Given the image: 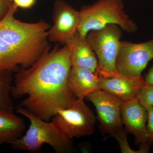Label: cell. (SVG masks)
<instances>
[{
  "instance_id": "16",
  "label": "cell",
  "mask_w": 153,
  "mask_h": 153,
  "mask_svg": "<svg viewBox=\"0 0 153 153\" xmlns=\"http://www.w3.org/2000/svg\"><path fill=\"white\" fill-rule=\"evenodd\" d=\"M127 133L125 129L122 128L114 134L112 136L117 140L121 152L123 153H149L152 143L148 142L142 144L139 149L137 151L132 149L129 145L127 139Z\"/></svg>"
},
{
  "instance_id": "13",
  "label": "cell",
  "mask_w": 153,
  "mask_h": 153,
  "mask_svg": "<svg viewBox=\"0 0 153 153\" xmlns=\"http://www.w3.org/2000/svg\"><path fill=\"white\" fill-rule=\"evenodd\" d=\"M68 82L70 90L77 99L84 100L88 95L101 89L98 75L88 68L71 67Z\"/></svg>"
},
{
  "instance_id": "4",
  "label": "cell",
  "mask_w": 153,
  "mask_h": 153,
  "mask_svg": "<svg viewBox=\"0 0 153 153\" xmlns=\"http://www.w3.org/2000/svg\"><path fill=\"white\" fill-rule=\"evenodd\" d=\"M79 12L77 31L84 38L91 30H99L110 24L118 25L129 33L137 30L136 24L126 13L122 0H97L92 4L82 7Z\"/></svg>"
},
{
  "instance_id": "14",
  "label": "cell",
  "mask_w": 153,
  "mask_h": 153,
  "mask_svg": "<svg viewBox=\"0 0 153 153\" xmlns=\"http://www.w3.org/2000/svg\"><path fill=\"white\" fill-rule=\"evenodd\" d=\"M24 120L14 114L0 109V144H10L23 135Z\"/></svg>"
},
{
  "instance_id": "18",
  "label": "cell",
  "mask_w": 153,
  "mask_h": 153,
  "mask_svg": "<svg viewBox=\"0 0 153 153\" xmlns=\"http://www.w3.org/2000/svg\"><path fill=\"white\" fill-rule=\"evenodd\" d=\"M148 113L147 131L149 142L153 143V106L146 107Z\"/></svg>"
},
{
  "instance_id": "8",
  "label": "cell",
  "mask_w": 153,
  "mask_h": 153,
  "mask_svg": "<svg viewBox=\"0 0 153 153\" xmlns=\"http://www.w3.org/2000/svg\"><path fill=\"white\" fill-rule=\"evenodd\" d=\"M93 103L97 113V118L101 131L111 136L123 128L121 108L123 101L118 97L100 90L85 97Z\"/></svg>"
},
{
  "instance_id": "20",
  "label": "cell",
  "mask_w": 153,
  "mask_h": 153,
  "mask_svg": "<svg viewBox=\"0 0 153 153\" xmlns=\"http://www.w3.org/2000/svg\"><path fill=\"white\" fill-rule=\"evenodd\" d=\"M15 4L21 8L30 9L36 4V0H13Z\"/></svg>"
},
{
  "instance_id": "5",
  "label": "cell",
  "mask_w": 153,
  "mask_h": 153,
  "mask_svg": "<svg viewBox=\"0 0 153 153\" xmlns=\"http://www.w3.org/2000/svg\"><path fill=\"white\" fill-rule=\"evenodd\" d=\"M122 36V29L114 24L88 33L86 39L98 60L96 73L98 76L110 78L119 74L116 69L115 64Z\"/></svg>"
},
{
  "instance_id": "12",
  "label": "cell",
  "mask_w": 153,
  "mask_h": 153,
  "mask_svg": "<svg viewBox=\"0 0 153 153\" xmlns=\"http://www.w3.org/2000/svg\"><path fill=\"white\" fill-rule=\"evenodd\" d=\"M65 45L69 49L71 67L88 68L96 73L98 60L86 38L80 36L76 31L74 36Z\"/></svg>"
},
{
  "instance_id": "19",
  "label": "cell",
  "mask_w": 153,
  "mask_h": 153,
  "mask_svg": "<svg viewBox=\"0 0 153 153\" xmlns=\"http://www.w3.org/2000/svg\"><path fill=\"white\" fill-rule=\"evenodd\" d=\"M13 3V0H0V21L8 13Z\"/></svg>"
},
{
  "instance_id": "17",
  "label": "cell",
  "mask_w": 153,
  "mask_h": 153,
  "mask_svg": "<svg viewBox=\"0 0 153 153\" xmlns=\"http://www.w3.org/2000/svg\"><path fill=\"white\" fill-rule=\"evenodd\" d=\"M138 99L143 106H153V85H146L143 88Z\"/></svg>"
},
{
  "instance_id": "21",
  "label": "cell",
  "mask_w": 153,
  "mask_h": 153,
  "mask_svg": "<svg viewBox=\"0 0 153 153\" xmlns=\"http://www.w3.org/2000/svg\"><path fill=\"white\" fill-rule=\"evenodd\" d=\"M144 79L147 85H153V66L149 69Z\"/></svg>"
},
{
  "instance_id": "15",
  "label": "cell",
  "mask_w": 153,
  "mask_h": 153,
  "mask_svg": "<svg viewBox=\"0 0 153 153\" xmlns=\"http://www.w3.org/2000/svg\"><path fill=\"white\" fill-rule=\"evenodd\" d=\"M13 72L10 70L0 71V109L11 112H14L13 104L11 98Z\"/></svg>"
},
{
  "instance_id": "6",
  "label": "cell",
  "mask_w": 153,
  "mask_h": 153,
  "mask_svg": "<svg viewBox=\"0 0 153 153\" xmlns=\"http://www.w3.org/2000/svg\"><path fill=\"white\" fill-rule=\"evenodd\" d=\"M97 118L84 99H76L65 108H59L51 121L70 139L90 135Z\"/></svg>"
},
{
  "instance_id": "9",
  "label": "cell",
  "mask_w": 153,
  "mask_h": 153,
  "mask_svg": "<svg viewBox=\"0 0 153 153\" xmlns=\"http://www.w3.org/2000/svg\"><path fill=\"white\" fill-rule=\"evenodd\" d=\"M53 25L48 31L51 42L66 44L77 31L79 12L63 0H57L53 10Z\"/></svg>"
},
{
  "instance_id": "2",
  "label": "cell",
  "mask_w": 153,
  "mask_h": 153,
  "mask_svg": "<svg viewBox=\"0 0 153 153\" xmlns=\"http://www.w3.org/2000/svg\"><path fill=\"white\" fill-rule=\"evenodd\" d=\"M18 9L13 3L0 21V71L29 68L50 50L49 24L19 21L15 17Z\"/></svg>"
},
{
  "instance_id": "3",
  "label": "cell",
  "mask_w": 153,
  "mask_h": 153,
  "mask_svg": "<svg viewBox=\"0 0 153 153\" xmlns=\"http://www.w3.org/2000/svg\"><path fill=\"white\" fill-rule=\"evenodd\" d=\"M16 108L17 112L28 118L30 123L26 134L11 144L12 149L37 153L43 145L47 144L57 153L72 152V140L66 137L51 121L43 120L23 108Z\"/></svg>"
},
{
  "instance_id": "7",
  "label": "cell",
  "mask_w": 153,
  "mask_h": 153,
  "mask_svg": "<svg viewBox=\"0 0 153 153\" xmlns=\"http://www.w3.org/2000/svg\"><path fill=\"white\" fill-rule=\"evenodd\" d=\"M152 59L153 38L140 43L121 41L116 69L122 75L142 76V72Z\"/></svg>"
},
{
  "instance_id": "1",
  "label": "cell",
  "mask_w": 153,
  "mask_h": 153,
  "mask_svg": "<svg viewBox=\"0 0 153 153\" xmlns=\"http://www.w3.org/2000/svg\"><path fill=\"white\" fill-rule=\"evenodd\" d=\"M71 68L68 46L57 45L30 67L16 72L11 95L16 98L27 95L16 107L50 121L57 109L77 99L68 85Z\"/></svg>"
},
{
  "instance_id": "10",
  "label": "cell",
  "mask_w": 153,
  "mask_h": 153,
  "mask_svg": "<svg viewBox=\"0 0 153 153\" xmlns=\"http://www.w3.org/2000/svg\"><path fill=\"white\" fill-rule=\"evenodd\" d=\"M121 115L126 130L134 136L136 145L149 142L147 131V111L140 103L138 98L123 102Z\"/></svg>"
},
{
  "instance_id": "11",
  "label": "cell",
  "mask_w": 153,
  "mask_h": 153,
  "mask_svg": "<svg viewBox=\"0 0 153 153\" xmlns=\"http://www.w3.org/2000/svg\"><path fill=\"white\" fill-rule=\"evenodd\" d=\"M98 76L100 89L118 97L123 101L137 98L143 88L147 85L142 76L119 74L110 78Z\"/></svg>"
}]
</instances>
